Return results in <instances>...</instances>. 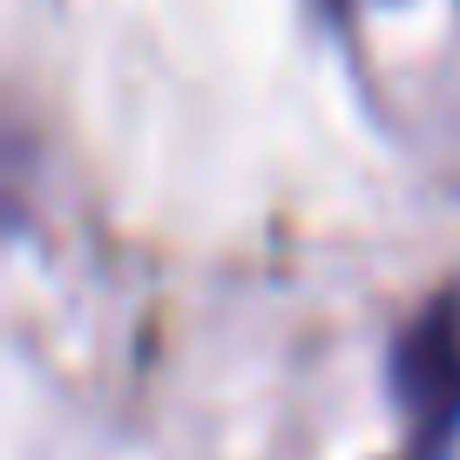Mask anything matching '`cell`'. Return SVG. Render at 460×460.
<instances>
[{"mask_svg":"<svg viewBox=\"0 0 460 460\" xmlns=\"http://www.w3.org/2000/svg\"><path fill=\"white\" fill-rule=\"evenodd\" d=\"M393 393L413 420V454L440 460L460 433V305H433L393 352Z\"/></svg>","mask_w":460,"mask_h":460,"instance_id":"6da1fadb","label":"cell"}]
</instances>
